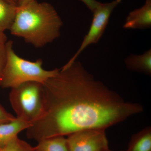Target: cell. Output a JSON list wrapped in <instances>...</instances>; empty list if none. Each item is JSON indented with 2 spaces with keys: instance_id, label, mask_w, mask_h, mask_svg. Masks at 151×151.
<instances>
[{
  "instance_id": "obj_1",
  "label": "cell",
  "mask_w": 151,
  "mask_h": 151,
  "mask_svg": "<svg viewBox=\"0 0 151 151\" xmlns=\"http://www.w3.org/2000/svg\"><path fill=\"white\" fill-rule=\"evenodd\" d=\"M42 84V112L26 129L27 138L37 142L81 130H106L144 111L141 104L125 101L76 60Z\"/></svg>"
},
{
  "instance_id": "obj_2",
  "label": "cell",
  "mask_w": 151,
  "mask_h": 151,
  "mask_svg": "<svg viewBox=\"0 0 151 151\" xmlns=\"http://www.w3.org/2000/svg\"><path fill=\"white\" fill-rule=\"evenodd\" d=\"M63 23L51 4L32 0L18 6L10 29L11 34L41 48L60 36Z\"/></svg>"
},
{
  "instance_id": "obj_3",
  "label": "cell",
  "mask_w": 151,
  "mask_h": 151,
  "mask_svg": "<svg viewBox=\"0 0 151 151\" xmlns=\"http://www.w3.org/2000/svg\"><path fill=\"white\" fill-rule=\"evenodd\" d=\"M12 40L6 42L7 60L1 87L12 88L30 81L43 84L59 71L58 68L52 70L43 69L41 59L32 61L22 58L15 52Z\"/></svg>"
},
{
  "instance_id": "obj_4",
  "label": "cell",
  "mask_w": 151,
  "mask_h": 151,
  "mask_svg": "<svg viewBox=\"0 0 151 151\" xmlns=\"http://www.w3.org/2000/svg\"><path fill=\"white\" fill-rule=\"evenodd\" d=\"M9 100L16 118L31 124L43 109V84L30 81L11 88Z\"/></svg>"
},
{
  "instance_id": "obj_5",
  "label": "cell",
  "mask_w": 151,
  "mask_h": 151,
  "mask_svg": "<svg viewBox=\"0 0 151 151\" xmlns=\"http://www.w3.org/2000/svg\"><path fill=\"white\" fill-rule=\"evenodd\" d=\"M122 1V0H114L111 2L100 3L98 7L92 13L93 19L88 33L85 35L78 50L65 65H70L76 60L78 55L87 46L98 42L108 24L113 10Z\"/></svg>"
},
{
  "instance_id": "obj_6",
  "label": "cell",
  "mask_w": 151,
  "mask_h": 151,
  "mask_svg": "<svg viewBox=\"0 0 151 151\" xmlns=\"http://www.w3.org/2000/svg\"><path fill=\"white\" fill-rule=\"evenodd\" d=\"M67 137L69 151H106L109 149L105 129L81 130Z\"/></svg>"
},
{
  "instance_id": "obj_7",
  "label": "cell",
  "mask_w": 151,
  "mask_h": 151,
  "mask_svg": "<svg viewBox=\"0 0 151 151\" xmlns=\"http://www.w3.org/2000/svg\"><path fill=\"white\" fill-rule=\"evenodd\" d=\"M151 26V0H146L144 6L130 12L123 28L142 29Z\"/></svg>"
},
{
  "instance_id": "obj_8",
  "label": "cell",
  "mask_w": 151,
  "mask_h": 151,
  "mask_svg": "<svg viewBox=\"0 0 151 151\" xmlns=\"http://www.w3.org/2000/svg\"><path fill=\"white\" fill-rule=\"evenodd\" d=\"M30 125L28 122L17 118L10 122L0 124V150Z\"/></svg>"
},
{
  "instance_id": "obj_9",
  "label": "cell",
  "mask_w": 151,
  "mask_h": 151,
  "mask_svg": "<svg viewBox=\"0 0 151 151\" xmlns=\"http://www.w3.org/2000/svg\"><path fill=\"white\" fill-rule=\"evenodd\" d=\"M124 61L126 67L129 70L151 75V49L140 55H130Z\"/></svg>"
},
{
  "instance_id": "obj_10",
  "label": "cell",
  "mask_w": 151,
  "mask_h": 151,
  "mask_svg": "<svg viewBox=\"0 0 151 151\" xmlns=\"http://www.w3.org/2000/svg\"><path fill=\"white\" fill-rule=\"evenodd\" d=\"M126 151H151V128H144L132 136Z\"/></svg>"
},
{
  "instance_id": "obj_11",
  "label": "cell",
  "mask_w": 151,
  "mask_h": 151,
  "mask_svg": "<svg viewBox=\"0 0 151 151\" xmlns=\"http://www.w3.org/2000/svg\"><path fill=\"white\" fill-rule=\"evenodd\" d=\"M18 6L0 0V33L9 30L15 16Z\"/></svg>"
},
{
  "instance_id": "obj_12",
  "label": "cell",
  "mask_w": 151,
  "mask_h": 151,
  "mask_svg": "<svg viewBox=\"0 0 151 151\" xmlns=\"http://www.w3.org/2000/svg\"><path fill=\"white\" fill-rule=\"evenodd\" d=\"M34 151H69L65 137L58 136L44 139L38 142Z\"/></svg>"
},
{
  "instance_id": "obj_13",
  "label": "cell",
  "mask_w": 151,
  "mask_h": 151,
  "mask_svg": "<svg viewBox=\"0 0 151 151\" xmlns=\"http://www.w3.org/2000/svg\"><path fill=\"white\" fill-rule=\"evenodd\" d=\"M0 151H34V147L25 141L19 139L18 137L14 138Z\"/></svg>"
},
{
  "instance_id": "obj_14",
  "label": "cell",
  "mask_w": 151,
  "mask_h": 151,
  "mask_svg": "<svg viewBox=\"0 0 151 151\" xmlns=\"http://www.w3.org/2000/svg\"><path fill=\"white\" fill-rule=\"evenodd\" d=\"M6 60L7 49L6 42L0 44V87L3 72L5 67Z\"/></svg>"
},
{
  "instance_id": "obj_15",
  "label": "cell",
  "mask_w": 151,
  "mask_h": 151,
  "mask_svg": "<svg viewBox=\"0 0 151 151\" xmlns=\"http://www.w3.org/2000/svg\"><path fill=\"white\" fill-rule=\"evenodd\" d=\"M16 118V117H14L11 113L6 111L0 103V124L10 122Z\"/></svg>"
},
{
  "instance_id": "obj_16",
  "label": "cell",
  "mask_w": 151,
  "mask_h": 151,
  "mask_svg": "<svg viewBox=\"0 0 151 151\" xmlns=\"http://www.w3.org/2000/svg\"><path fill=\"white\" fill-rule=\"evenodd\" d=\"M80 1L84 3L92 13H93L98 7L100 3L96 0H80Z\"/></svg>"
},
{
  "instance_id": "obj_17",
  "label": "cell",
  "mask_w": 151,
  "mask_h": 151,
  "mask_svg": "<svg viewBox=\"0 0 151 151\" xmlns=\"http://www.w3.org/2000/svg\"><path fill=\"white\" fill-rule=\"evenodd\" d=\"M7 37L4 33H0V44L5 43L7 41Z\"/></svg>"
},
{
  "instance_id": "obj_18",
  "label": "cell",
  "mask_w": 151,
  "mask_h": 151,
  "mask_svg": "<svg viewBox=\"0 0 151 151\" xmlns=\"http://www.w3.org/2000/svg\"><path fill=\"white\" fill-rule=\"evenodd\" d=\"M10 3L11 4L14 5L18 6V4L17 0H4Z\"/></svg>"
},
{
  "instance_id": "obj_19",
  "label": "cell",
  "mask_w": 151,
  "mask_h": 151,
  "mask_svg": "<svg viewBox=\"0 0 151 151\" xmlns=\"http://www.w3.org/2000/svg\"><path fill=\"white\" fill-rule=\"evenodd\" d=\"M31 1H32V0H20L18 6L24 4H26V3L28 2Z\"/></svg>"
},
{
  "instance_id": "obj_20",
  "label": "cell",
  "mask_w": 151,
  "mask_h": 151,
  "mask_svg": "<svg viewBox=\"0 0 151 151\" xmlns=\"http://www.w3.org/2000/svg\"><path fill=\"white\" fill-rule=\"evenodd\" d=\"M17 1L18 4V5H19V1H20V0H17Z\"/></svg>"
},
{
  "instance_id": "obj_21",
  "label": "cell",
  "mask_w": 151,
  "mask_h": 151,
  "mask_svg": "<svg viewBox=\"0 0 151 151\" xmlns=\"http://www.w3.org/2000/svg\"><path fill=\"white\" fill-rule=\"evenodd\" d=\"M106 151H112L111 150H110V149H109V150H107Z\"/></svg>"
}]
</instances>
